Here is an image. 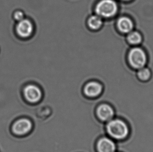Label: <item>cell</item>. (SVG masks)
<instances>
[{"label": "cell", "mask_w": 153, "mask_h": 152, "mask_svg": "<svg viewBox=\"0 0 153 152\" xmlns=\"http://www.w3.org/2000/svg\"><path fill=\"white\" fill-rule=\"evenodd\" d=\"M107 131L111 137L118 140L126 138L128 133L126 123L119 119L110 120L107 125Z\"/></svg>", "instance_id": "6da1fadb"}, {"label": "cell", "mask_w": 153, "mask_h": 152, "mask_svg": "<svg viewBox=\"0 0 153 152\" xmlns=\"http://www.w3.org/2000/svg\"><path fill=\"white\" fill-rule=\"evenodd\" d=\"M117 4L114 0H102L96 7V12L103 18H110L114 16L118 11Z\"/></svg>", "instance_id": "7a4b0ae2"}, {"label": "cell", "mask_w": 153, "mask_h": 152, "mask_svg": "<svg viewBox=\"0 0 153 152\" xmlns=\"http://www.w3.org/2000/svg\"><path fill=\"white\" fill-rule=\"evenodd\" d=\"M128 61L133 67L137 69L143 68L146 62L145 52L139 47L131 49L128 56Z\"/></svg>", "instance_id": "3957f363"}, {"label": "cell", "mask_w": 153, "mask_h": 152, "mask_svg": "<svg viewBox=\"0 0 153 152\" xmlns=\"http://www.w3.org/2000/svg\"><path fill=\"white\" fill-rule=\"evenodd\" d=\"M24 94L28 101L31 103H36L41 99L42 92L37 86L29 85L25 88Z\"/></svg>", "instance_id": "277c9868"}, {"label": "cell", "mask_w": 153, "mask_h": 152, "mask_svg": "<svg viewBox=\"0 0 153 152\" xmlns=\"http://www.w3.org/2000/svg\"><path fill=\"white\" fill-rule=\"evenodd\" d=\"M33 27L31 22L27 19H24L19 21L17 26V33L21 37L27 38L31 35L33 32Z\"/></svg>", "instance_id": "5b68a950"}, {"label": "cell", "mask_w": 153, "mask_h": 152, "mask_svg": "<svg viewBox=\"0 0 153 152\" xmlns=\"http://www.w3.org/2000/svg\"><path fill=\"white\" fill-rule=\"evenodd\" d=\"M31 128L30 121L27 119H21L15 123L13 126V131L15 134L22 135L28 133Z\"/></svg>", "instance_id": "8992f818"}, {"label": "cell", "mask_w": 153, "mask_h": 152, "mask_svg": "<svg viewBox=\"0 0 153 152\" xmlns=\"http://www.w3.org/2000/svg\"><path fill=\"white\" fill-rule=\"evenodd\" d=\"M97 113L100 119L102 121H109L114 117V110L107 104L100 105L98 108Z\"/></svg>", "instance_id": "52a82bcc"}, {"label": "cell", "mask_w": 153, "mask_h": 152, "mask_svg": "<svg viewBox=\"0 0 153 152\" xmlns=\"http://www.w3.org/2000/svg\"><path fill=\"white\" fill-rule=\"evenodd\" d=\"M97 149L99 152H114L116 145L109 138H102L98 142Z\"/></svg>", "instance_id": "ba28073f"}, {"label": "cell", "mask_w": 153, "mask_h": 152, "mask_svg": "<svg viewBox=\"0 0 153 152\" xmlns=\"http://www.w3.org/2000/svg\"><path fill=\"white\" fill-rule=\"evenodd\" d=\"M102 85L99 83L91 82L86 85L84 88V92L88 97H95L102 93Z\"/></svg>", "instance_id": "9c48e42d"}, {"label": "cell", "mask_w": 153, "mask_h": 152, "mask_svg": "<svg viewBox=\"0 0 153 152\" xmlns=\"http://www.w3.org/2000/svg\"><path fill=\"white\" fill-rule=\"evenodd\" d=\"M117 26L121 32L127 33L132 31L133 25L132 21L128 17H122L118 19Z\"/></svg>", "instance_id": "30bf717a"}, {"label": "cell", "mask_w": 153, "mask_h": 152, "mask_svg": "<svg viewBox=\"0 0 153 152\" xmlns=\"http://www.w3.org/2000/svg\"><path fill=\"white\" fill-rule=\"evenodd\" d=\"M102 24L101 17L98 15H94L91 17L88 21V25L89 28L93 30H97Z\"/></svg>", "instance_id": "8fae6325"}, {"label": "cell", "mask_w": 153, "mask_h": 152, "mask_svg": "<svg viewBox=\"0 0 153 152\" xmlns=\"http://www.w3.org/2000/svg\"><path fill=\"white\" fill-rule=\"evenodd\" d=\"M127 40L129 43L131 44L136 45L140 43L142 40L141 35L139 32L136 31H133L128 33Z\"/></svg>", "instance_id": "7c38bea8"}, {"label": "cell", "mask_w": 153, "mask_h": 152, "mask_svg": "<svg viewBox=\"0 0 153 152\" xmlns=\"http://www.w3.org/2000/svg\"><path fill=\"white\" fill-rule=\"evenodd\" d=\"M137 76L142 80H147L151 76V72L149 69L146 68H141L137 72Z\"/></svg>", "instance_id": "4fadbf2b"}, {"label": "cell", "mask_w": 153, "mask_h": 152, "mask_svg": "<svg viewBox=\"0 0 153 152\" xmlns=\"http://www.w3.org/2000/svg\"><path fill=\"white\" fill-rule=\"evenodd\" d=\"M15 19L18 21H21L24 18V14L21 11H18L15 13Z\"/></svg>", "instance_id": "5bb4252c"}, {"label": "cell", "mask_w": 153, "mask_h": 152, "mask_svg": "<svg viewBox=\"0 0 153 152\" xmlns=\"http://www.w3.org/2000/svg\"><path fill=\"white\" fill-rule=\"evenodd\" d=\"M123 1H129V0H123Z\"/></svg>", "instance_id": "9a60e30c"}]
</instances>
